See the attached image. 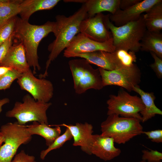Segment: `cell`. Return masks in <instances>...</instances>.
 <instances>
[{
	"instance_id": "obj_1",
	"label": "cell",
	"mask_w": 162,
	"mask_h": 162,
	"mask_svg": "<svg viewBox=\"0 0 162 162\" xmlns=\"http://www.w3.org/2000/svg\"><path fill=\"white\" fill-rule=\"evenodd\" d=\"M84 4L73 14L68 17L63 15L56 16V21L52 33L55 40L48 47L50 52L46 63V70L40 77L44 78L48 75V69L52 62L61 52L67 47L74 37L80 33V25L81 22L88 17Z\"/></svg>"
},
{
	"instance_id": "obj_2",
	"label": "cell",
	"mask_w": 162,
	"mask_h": 162,
	"mask_svg": "<svg viewBox=\"0 0 162 162\" xmlns=\"http://www.w3.org/2000/svg\"><path fill=\"white\" fill-rule=\"evenodd\" d=\"M55 22L48 21L42 25H32L28 21L16 16L14 38L22 44L24 48L27 62L32 67L34 74L40 66L38 62V49L41 40L53 32Z\"/></svg>"
},
{
	"instance_id": "obj_3",
	"label": "cell",
	"mask_w": 162,
	"mask_h": 162,
	"mask_svg": "<svg viewBox=\"0 0 162 162\" xmlns=\"http://www.w3.org/2000/svg\"><path fill=\"white\" fill-rule=\"evenodd\" d=\"M142 14L138 20L119 26L110 21V14L105 15V23L111 32L116 50L123 49L135 52L140 50V41L147 30Z\"/></svg>"
},
{
	"instance_id": "obj_4",
	"label": "cell",
	"mask_w": 162,
	"mask_h": 162,
	"mask_svg": "<svg viewBox=\"0 0 162 162\" xmlns=\"http://www.w3.org/2000/svg\"><path fill=\"white\" fill-rule=\"evenodd\" d=\"M140 122L134 118L110 115L101 124L100 135L112 138L114 142L118 144H124L142 133Z\"/></svg>"
},
{
	"instance_id": "obj_5",
	"label": "cell",
	"mask_w": 162,
	"mask_h": 162,
	"mask_svg": "<svg viewBox=\"0 0 162 162\" xmlns=\"http://www.w3.org/2000/svg\"><path fill=\"white\" fill-rule=\"evenodd\" d=\"M22 100V102H15L13 108L6 112V117L16 118L21 125L32 121L48 124L46 112L51 103L36 100L29 94L25 95Z\"/></svg>"
},
{
	"instance_id": "obj_6",
	"label": "cell",
	"mask_w": 162,
	"mask_h": 162,
	"mask_svg": "<svg viewBox=\"0 0 162 162\" xmlns=\"http://www.w3.org/2000/svg\"><path fill=\"white\" fill-rule=\"evenodd\" d=\"M68 65L76 94H81L90 89L100 90L103 88L98 68H93L86 59H72L69 61Z\"/></svg>"
},
{
	"instance_id": "obj_7",
	"label": "cell",
	"mask_w": 162,
	"mask_h": 162,
	"mask_svg": "<svg viewBox=\"0 0 162 162\" xmlns=\"http://www.w3.org/2000/svg\"><path fill=\"white\" fill-rule=\"evenodd\" d=\"M0 131L4 138V144L0 147V162H11L19 147L28 143L32 138L26 126L17 122L2 125Z\"/></svg>"
},
{
	"instance_id": "obj_8",
	"label": "cell",
	"mask_w": 162,
	"mask_h": 162,
	"mask_svg": "<svg viewBox=\"0 0 162 162\" xmlns=\"http://www.w3.org/2000/svg\"><path fill=\"white\" fill-rule=\"evenodd\" d=\"M106 104L108 115L116 114L135 118L141 122L140 113L144 110V106L139 97L131 95L123 90H120L117 95H110Z\"/></svg>"
},
{
	"instance_id": "obj_9",
	"label": "cell",
	"mask_w": 162,
	"mask_h": 162,
	"mask_svg": "<svg viewBox=\"0 0 162 162\" xmlns=\"http://www.w3.org/2000/svg\"><path fill=\"white\" fill-rule=\"evenodd\" d=\"M17 82L21 89L29 93L36 100L48 103L53 97L52 82L44 78L36 77L30 69L21 74Z\"/></svg>"
},
{
	"instance_id": "obj_10",
	"label": "cell",
	"mask_w": 162,
	"mask_h": 162,
	"mask_svg": "<svg viewBox=\"0 0 162 162\" xmlns=\"http://www.w3.org/2000/svg\"><path fill=\"white\" fill-rule=\"evenodd\" d=\"M103 87L115 85L125 88L130 92L141 81V74L137 66L127 68L108 70L98 67Z\"/></svg>"
},
{
	"instance_id": "obj_11",
	"label": "cell",
	"mask_w": 162,
	"mask_h": 162,
	"mask_svg": "<svg viewBox=\"0 0 162 162\" xmlns=\"http://www.w3.org/2000/svg\"><path fill=\"white\" fill-rule=\"evenodd\" d=\"M116 49L113 44L112 39L109 41L100 42L92 40L81 33L77 34L64 50V56L101 51L112 52Z\"/></svg>"
},
{
	"instance_id": "obj_12",
	"label": "cell",
	"mask_w": 162,
	"mask_h": 162,
	"mask_svg": "<svg viewBox=\"0 0 162 162\" xmlns=\"http://www.w3.org/2000/svg\"><path fill=\"white\" fill-rule=\"evenodd\" d=\"M105 15L102 13L91 17H87L81 22L80 33L88 38L100 42L112 39L111 32L107 28L104 21Z\"/></svg>"
},
{
	"instance_id": "obj_13",
	"label": "cell",
	"mask_w": 162,
	"mask_h": 162,
	"mask_svg": "<svg viewBox=\"0 0 162 162\" xmlns=\"http://www.w3.org/2000/svg\"><path fill=\"white\" fill-rule=\"evenodd\" d=\"M162 0H141L124 10L119 9L113 14H110V21L115 26H119L139 19L142 13H145L154 4Z\"/></svg>"
},
{
	"instance_id": "obj_14",
	"label": "cell",
	"mask_w": 162,
	"mask_h": 162,
	"mask_svg": "<svg viewBox=\"0 0 162 162\" xmlns=\"http://www.w3.org/2000/svg\"><path fill=\"white\" fill-rule=\"evenodd\" d=\"M113 139L100 134H93L89 147L91 155H95L105 161L111 160L118 156L120 149L116 148Z\"/></svg>"
},
{
	"instance_id": "obj_15",
	"label": "cell",
	"mask_w": 162,
	"mask_h": 162,
	"mask_svg": "<svg viewBox=\"0 0 162 162\" xmlns=\"http://www.w3.org/2000/svg\"><path fill=\"white\" fill-rule=\"evenodd\" d=\"M63 126L68 128L70 130L74 139L73 145L80 146L82 151L91 155L89 147L93 132V127L91 124L85 122L84 124L76 123L74 125L63 124L50 125V126Z\"/></svg>"
},
{
	"instance_id": "obj_16",
	"label": "cell",
	"mask_w": 162,
	"mask_h": 162,
	"mask_svg": "<svg viewBox=\"0 0 162 162\" xmlns=\"http://www.w3.org/2000/svg\"><path fill=\"white\" fill-rule=\"evenodd\" d=\"M0 66L10 67L21 74L30 69L27 62L24 48L21 43L12 44Z\"/></svg>"
},
{
	"instance_id": "obj_17",
	"label": "cell",
	"mask_w": 162,
	"mask_h": 162,
	"mask_svg": "<svg viewBox=\"0 0 162 162\" xmlns=\"http://www.w3.org/2000/svg\"><path fill=\"white\" fill-rule=\"evenodd\" d=\"M120 0H65V2H75L84 4L88 17L107 11L113 14L119 9Z\"/></svg>"
},
{
	"instance_id": "obj_18",
	"label": "cell",
	"mask_w": 162,
	"mask_h": 162,
	"mask_svg": "<svg viewBox=\"0 0 162 162\" xmlns=\"http://www.w3.org/2000/svg\"><path fill=\"white\" fill-rule=\"evenodd\" d=\"M59 0H20L19 14L22 20L28 21L32 14L40 10L52 9Z\"/></svg>"
},
{
	"instance_id": "obj_19",
	"label": "cell",
	"mask_w": 162,
	"mask_h": 162,
	"mask_svg": "<svg viewBox=\"0 0 162 162\" xmlns=\"http://www.w3.org/2000/svg\"><path fill=\"white\" fill-rule=\"evenodd\" d=\"M78 57L84 58L90 63L95 64L99 68L108 70H115L111 52L99 51L93 52L74 54L68 58Z\"/></svg>"
},
{
	"instance_id": "obj_20",
	"label": "cell",
	"mask_w": 162,
	"mask_h": 162,
	"mask_svg": "<svg viewBox=\"0 0 162 162\" xmlns=\"http://www.w3.org/2000/svg\"><path fill=\"white\" fill-rule=\"evenodd\" d=\"M132 91L139 94L144 106V110L140 112L141 122H144L154 117L156 115H162V111L155 105V97L153 92H146L138 85L134 86Z\"/></svg>"
},
{
	"instance_id": "obj_21",
	"label": "cell",
	"mask_w": 162,
	"mask_h": 162,
	"mask_svg": "<svg viewBox=\"0 0 162 162\" xmlns=\"http://www.w3.org/2000/svg\"><path fill=\"white\" fill-rule=\"evenodd\" d=\"M55 126V128H52L48 125L33 122L32 124L26 127L31 135L36 134L42 136L45 140L46 145L49 146L60 135L61 131L60 126Z\"/></svg>"
},
{
	"instance_id": "obj_22",
	"label": "cell",
	"mask_w": 162,
	"mask_h": 162,
	"mask_svg": "<svg viewBox=\"0 0 162 162\" xmlns=\"http://www.w3.org/2000/svg\"><path fill=\"white\" fill-rule=\"evenodd\" d=\"M142 15L147 30L161 32L162 30V1L154 4Z\"/></svg>"
},
{
	"instance_id": "obj_23",
	"label": "cell",
	"mask_w": 162,
	"mask_h": 162,
	"mask_svg": "<svg viewBox=\"0 0 162 162\" xmlns=\"http://www.w3.org/2000/svg\"><path fill=\"white\" fill-rule=\"evenodd\" d=\"M142 51L153 52L162 58V34L146 30L140 41Z\"/></svg>"
},
{
	"instance_id": "obj_24",
	"label": "cell",
	"mask_w": 162,
	"mask_h": 162,
	"mask_svg": "<svg viewBox=\"0 0 162 162\" xmlns=\"http://www.w3.org/2000/svg\"><path fill=\"white\" fill-rule=\"evenodd\" d=\"M116 70L133 67L136 61L135 52L123 49L116 50L112 52Z\"/></svg>"
},
{
	"instance_id": "obj_25",
	"label": "cell",
	"mask_w": 162,
	"mask_h": 162,
	"mask_svg": "<svg viewBox=\"0 0 162 162\" xmlns=\"http://www.w3.org/2000/svg\"><path fill=\"white\" fill-rule=\"evenodd\" d=\"M20 1L0 0V26L19 14Z\"/></svg>"
},
{
	"instance_id": "obj_26",
	"label": "cell",
	"mask_w": 162,
	"mask_h": 162,
	"mask_svg": "<svg viewBox=\"0 0 162 162\" xmlns=\"http://www.w3.org/2000/svg\"><path fill=\"white\" fill-rule=\"evenodd\" d=\"M73 138L72 135L70 130L66 128L65 131L61 135L58 137L54 141L48 148L41 151L40 157L42 160L44 159L47 154L51 151L59 148L67 141L70 140Z\"/></svg>"
},
{
	"instance_id": "obj_27",
	"label": "cell",
	"mask_w": 162,
	"mask_h": 162,
	"mask_svg": "<svg viewBox=\"0 0 162 162\" xmlns=\"http://www.w3.org/2000/svg\"><path fill=\"white\" fill-rule=\"evenodd\" d=\"M16 16L11 18L0 26V45L14 33Z\"/></svg>"
},
{
	"instance_id": "obj_28",
	"label": "cell",
	"mask_w": 162,
	"mask_h": 162,
	"mask_svg": "<svg viewBox=\"0 0 162 162\" xmlns=\"http://www.w3.org/2000/svg\"><path fill=\"white\" fill-rule=\"evenodd\" d=\"M21 74L13 69L2 76L0 78V90L9 88L13 82L17 80Z\"/></svg>"
},
{
	"instance_id": "obj_29",
	"label": "cell",
	"mask_w": 162,
	"mask_h": 162,
	"mask_svg": "<svg viewBox=\"0 0 162 162\" xmlns=\"http://www.w3.org/2000/svg\"><path fill=\"white\" fill-rule=\"evenodd\" d=\"M142 159V160H147V162H161L162 160V153L157 150H144Z\"/></svg>"
},
{
	"instance_id": "obj_30",
	"label": "cell",
	"mask_w": 162,
	"mask_h": 162,
	"mask_svg": "<svg viewBox=\"0 0 162 162\" xmlns=\"http://www.w3.org/2000/svg\"><path fill=\"white\" fill-rule=\"evenodd\" d=\"M150 54L154 60L153 63L151 64L150 66L155 72L159 78L162 77V58L158 56L155 54L150 52Z\"/></svg>"
},
{
	"instance_id": "obj_31",
	"label": "cell",
	"mask_w": 162,
	"mask_h": 162,
	"mask_svg": "<svg viewBox=\"0 0 162 162\" xmlns=\"http://www.w3.org/2000/svg\"><path fill=\"white\" fill-rule=\"evenodd\" d=\"M14 39V33L6 41L0 45V64L4 59L10 48L13 44Z\"/></svg>"
},
{
	"instance_id": "obj_32",
	"label": "cell",
	"mask_w": 162,
	"mask_h": 162,
	"mask_svg": "<svg viewBox=\"0 0 162 162\" xmlns=\"http://www.w3.org/2000/svg\"><path fill=\"white\" fill-rule=\"evenodd\" d=\"M11 162H37L33 155L26 154L24 150H21L16 154Z\"/></svg>"
},
{
	"instance_id": "obj_33",
	"label": "cell",
	"mask_w": 162,
	"mask_h": 162,
	"mask_svg": "<svg viewBox=\"0 0 162 162\" xmlns=\"http://www.w3.org/2000/svg\"><path fill=\"white\" fill-rule=\"evenodd\" d=\"M142 134L147 135L148 138L153 142L158 143L162 142V130L157 129L150 131H143Z\"/></svg>"
},
{
	"instance_id": "obj_34",
	"label": "cell",
	"mask_w": 162,
	"mask_h": 162,
	"mask_svg": "<svg viewBox=\"0 0 162 162\" xmlns=\"http://www.w3.org/2000/svg\"><path fill=\"white\" fill-rule=\"evenodd\" d=\"M142 0H120L119 8L121 10L127 9Z\"/></svg>"
},
{
	"instance_id": "obj_35",
	"label": "cell",
	"mask_w": 162,
	"mask_h": 162,
	"mask_svg": "<svg viewBox=\"0 0 162 162\" xmlns=\"http://www.w3.org/2000/svg\"><path fill=\"white\" fill-rule=\"evenodd\" d=\"M12 69H13L10 67L4 66H0V76L1 77L9 71Z\"/></svg>"
},
{
	"instance_id": "obj_36",
	"label": "cell",
	"mask_w": 162,
	"mask_h": 162,
	"mask_svg": "<svg viewBox=\"0 0 162 162\" xmlns=\"http://www.w3.org/2000/svg\"><path fill=\"white\" fill-rule=\"evenodd\" d=\"M10 102L9 99L7 98L0 100V113L2 111V107L3 105L9 103Z\"/></svg>"
},
{
	"instance_id": "obj_37",
	"label": "cell",
	"mask_w": 162,
	"mask_h": 162,
	"mask_svg": "<svg viewBox=\"0 0 162 162\" xmlns=\"http://www.w3.org/2000/svg\"><path fill=\"white\" fill-rule=\"evenodd\" d=\"M4 140V138L2 134L0 131V147Z\"/></svg>"
},
{
	"instance_id": "obj_38",
	"label": "cell",
	"mask_w": 162,
	"mask_h": 162,
	"mask_svg": "<svg viewBox=\"0 0 162 162\" xmlns=\"http://www.w3.org/2000/svg\"><path fill=\"white\" fill-rule=\"evenodd\" d=\"M140 162H146V161L142 160V161H140Z\"/></svg>"
},
{
	"instance_id": "obj_39",
	"label": "cell",
	"mask_w": 162,
	"mask_h": 162,
	"mask_svg": "<svg viewBox=\"0 0 162 162\" xmlns=\"http://www.w3.org/2000/svg\"><path fill=\"white\" fill-rule=\"evenodd\" d=\"M1 77L0 76V78Z\"/></svg>"
}]
</instances>
